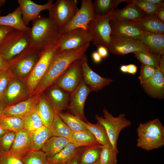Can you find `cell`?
Segmentation results:
<instances>
[{"mask_svg":"<svg viewBox=\"0 0 164 164\" xmlns=\"http://www.w3.org/2000/svg\"><path fill=\"white\" fill-rule=\"evenodd\" d=\"M90 44L78 49L57 50L45 76L33 93L32 96L40 94L54 84L74 61L81 59Z\"/></svg>","mask_w":164,"mask_h":164,"instance_id":"cell-1","label":"cell"},{"mask_svg":"<svg viewBox=\"0 0 164 164\" xmlns=\"http://www.w3.org/2000/svg\"><path fill=\"white\" fill-rule=\"evenodd\" d=\"M32 22L29 31L32 45L42 53L56 44L62 32L53 21L40 15Z\"/></svg>","mask_w":164,"mask_h":164,"instance_id":"cell-2","label":"cell"},{"mask_svg":"<svg viewBox=\"0 0 164 164\" xmlns=\"http://www.w3.org/2000/svg\"><path fill=\"white\" fill-rule=\"evenodd\" d=\"M42 53L37 48L31 45L19 54L8 61V70L13 77L27 80Z\"/></svg>","mask_w":164,"mask_h":164,"instance_id":"cell-3","label":"cell"},{"mask_svg":"<svg viewBox=\"0 0 164 164\" xmlns=\"http://www.w3.org/2000/svg\"><path fill=\"white\" fill-rule=\"evenodd\" d=\"M31 45L29 31L13 29L4 37L0 45V54L9 61Z\"/></svg>","mask_w":164,"mask_h":164,"instance_id":"cell-4","label":"cell"},{"mask_svg":"<svg viewBox=\"0 0 164 164\" xmlns=\"http://www.w3.org/2000/svg\"><path fill=\"white\" fill-rule=\"evenodd\" d=\"M103 117L96 114L95 118L104 128L113 150L117 155L119 152L117 144L119 135L123 129L131 126L132 123L125 118L124 114L120 113L117 117H114L105 108H103Z\"/></svg>","mask_w":164,"mask_h":164,"instance_id":"cell-5","label":"cell"},{"mask_svg":"<svg viewBox=\"0 0 164 164\" xmlns=\"http://www.w3.org/2000/svg\"><path fill=\"white\" fill-rule=\"evenodd\" d=\"M114 9L104 15H95L94 19L88 25L87 29L91 36V42L97 47L103 46L108 50L111 40L110 21Z\"/></svg>","mask_w":164,"mask_h":164,"instance_id":"cell-6","label":"cell"},{"mask_svg":"<svg viewBox=\"0 0 164 164\" xmlns=\"http://www.w3.org/2000/svg\"><path fill=\"white\" fill-rule=\"evenodd\" d=\"M59 44L58 40L54 46L41 53L39 60L27 78V80L32 96L46 73Z\"/></svg>","mask_w":164,"mask_h":164,"instance_id":"cell-7","label":"cell"},{"mask_svg":"<svg viewBox=\"0 0 164 164\" xmlns=\"http://www.w3.org/2000/svg\"><path fill=\"white\" fill-rule=\"evenodd\" d=\"M77 0H57L49 10V16L61 29L78 11Z\"/></svg>","mask_w":164,"mask_h":164,"instance_id":"cell-8","label":"cell"},{"mask_svg":"<svg viewBox=\"0 0 164 164\" xmlns=\"http://www.w3.org/2000/svg\"><path fill=\"white\" fill-rule=\"evenodd\" d=\"M31 97L27 80L14 77L5 90L0 104L5 108Z\"/></svg>","mask_w":164,"mask_h":164,"instance_id":"cell-9","label":"cell"},{"mask_svg":"<svg viewBox=\"0 0 164 164\" xmlns=\"http://www.w3.org/2000/svg\"><path fill=\"white\" fill-rule=\"evenodd\" d=\"M91 38L87 29L78 28L62 33L59 39V46L57 50L78 49L90 44Z\"/></svg>","mask_w":164,"mask_h":164,"instance_id":"cell-10","label":"cell"},{"mask_svg":"<svg viewBox=\"0 0 164 164\" xmlns=\"http://www.w3.org/2000/svg\"><path fill=\"white\" fill-rule=\"evenodd\" d=\"M91 92L90 87L83 79L76 89L70 95L68 112L85 122L88 121L84 113V108L87 98Z\"/></svg>","mask_w":164,"mask_h":164,"instance_id":"cell-11","label":"cell"},{"mask_svg":"<svg viewBox=\"0 0 164 164\" xmlns=\"http://www.w3.org/2000/svg\"><path fill=\"white\" fill-rule=\"evenodd\" d=\"M81 59L73 62L54 84L70 94L83 79Z\"/></svg>","mask_w":164,"mask_h":164,"instance_id":"cell-12","label":"cell"},{"mask_svg":"<svg viewBox=\"0 0 164 164\" xmlns=\"http://www.w3.org/2000/svg\"><path fill=\"white\" fill-rule=\"evenodd\" d=\"M80 8L71 20L62 29V32L76 28L87 29L89 23L95 18L91 0H81Z\"/></svg>","mask_w":164,"mask_h":164,"instance_id":"cell-13","label":"cell"},{"mask_svg":"<svg viewBox=\"0 0 164 164\" xmlns=\"http://www.w3.org/2000/svg\"><path fill=\"white\" fill-rule=\"evenodd\" d=\"M111 37L136 39L144 33L135 21L124 19H111Z\"/></svg>","mask_w":164,"mask_h":164,"instance_id":"cell-14","label":"cell"},{"mask_svg":"<svg viewBox=\"0 0 164 164\" xmlns=\"http://www.w3.org/2000/svg\"><path fill=\"white\" fill-rule=\"evenodd\" d=\"M83 80L91 91L97 92L109 85L112 79L102 77L93 71L88 63L87 56L84 54L81 59Z\"/></svg>","mask_w":164,"mask_h":164,"instance_id":"cell-15","label":"cell"},{"mask_svg":"<svg viewBox=\"0 0 164 164\" xmlns=\"http://www.w3.org/2000/svg\"><path fill=\"white\" fill-rule=\"evenodd\" d=\"M108 50L114 54L119 55L139 51H149L136 39L116 37H111Z\"/></svg>","mask_w":164,"mask_h":164,"instance_id":"cell-16","label":"cell"},{"mask_svg":"<svg viewBox=\"0 0 164 164\" xmlns=\"http://www.w3.org/2000/svg\"><path fill=\"white\" fill-rule=\"evenodd\" d=\"M22 14V20L26 26L37 18L40 12L45 10L48 11L53 3V0H49L43 5H39L34 3L31 0H18Z\"/></svg>","mask_w":164,"mask_h":164,"instance_id":"cell-17","label":"cell"},{"mask_svg":"<svg viewBox=\"0 0 164 164\" xmlns=\"http://www.w3.org/2000/svg\"><path fill=\"white\" fill-rule=\"evenodd\" d=\"M44 93L55 112H61L67 110L70 94L54 84Z\"/></svg>","mask_w":164,"mask_h":164,"instance_id":"cell-18","label":"cell"},{"mask_svg":"<svg viewBox=\"0 0 164 164\" xmlns=\"http://www.w3.org/2000/svg\"><path fill=\"white\" fill-rule=\"evenodd\" d=\"M40 94L34 95L25 100L4 108L2 116H11L22 118L35 109Z\"/></svg>","mask_w":164,"mask_h":164,"instance_id":"cell-19","label":"cell"},{"mask_svg":"<svg viewBox=\"0 0 164 164\" xmlns=\"http://www.w3.org/2000/svg\"><path fill=\"white\" fill-rule=\"evenodd\" d=\"M140 84L145 92L152 98L159 99L164 98V74L159 67L149 80Z\"/></svg>","mask_w":164,"mask_h":164,"instance_id":"cell-20","label":"cell"},{"mask_svg":"<svg viewBox=\"0 0 164 164\" xmlns=\"http://www.w3.org/2000/svg\"><path fill=\"white\" fill-rule=\"evenodd\" d=\"M149 51L162 56L164 54V34L144 32L136 39Z\"/></svg>","mask_w":164,"mask_h":164,"instance_id":"cell-21","label":"cell"},{"mask_svg":"<svg viewBox=\"0 0 164 164\" xmlns=\"http://www.w3.org/2000/svg\"><path fill=\"white\" fill-rule=\"evenodd\" d=\"M136 131L138 136L136 145L138 147L149 151L164 145V137L151 132Z\"/></svg>","mask_w":164,"mask_h":164,"instance_id":"cell-22","label":"cell"},{"mask_svg":"<svg viewBox=\"0 0 164 164\" xmlns=\"http://www.w3.org/2000/svg\"><path fill=\"white\" fill-rule=\"evenodd\" d=\"M30 134L23 129L15 133V137L9 151L21 159L31 150Z\"/></svg>","mask_w":164,"mask_h":164,"instance_id":"cell-23","label":"cell"},{"mask_svg":"<svg viewBox=\"0 0 164 164\" xmlns=\"http://www.w3.org/2000/svg\"><path fill=\"white\" fill-rule=\"evenodd\" d=\"M102 146L98 145L77 148L78 164H91L97 161L100 158Z\"/></svg>","mask_w":164,"mask_h":164,"instance_id":"cell-24","label":"cell"},{"mask_svg":"<svg viewBox=\"0 0 164 164\" xmlns=\"http://www.w3.org/2000/svg\"><path fill=\"white\" fill-rule=\"evenodd\" d=\"M127 4L124 8L114 9L111 19H121L135 21L145 17L143 13L135 5V0H126Z\"/></svg>","mask_w":164,"mask_h":164,"instance_id":"cell-25","label":"cell"},{"mask_svg":"<svg viewBox=\"0 0 164 164\" xmlns=\"http://www.w3.org/2000/svg\"><path fill=\"white\" fill-rule=\"evenodd\" d=\"M36 109L44 125L50 128L53 120L55 111L43 92L40 94Z\"/></svg>","mask_w":164,"mask_h":164,"instance_id":"cell-26","label":"cell"},{"mask_svg":"<svg viewBox=\"0 0 164 164\" xmlns=\"http://www.w3.org/2000/svg\"><path fill=\"white\" fill-rule=\"evenodd\" d=\"M0 26L12 27L14 29L29 32L30 27L24 24L22 18V14L19 6L12 12L5 16H1Z\"/></svg>","mask_w":164,"mask_h":164,"instance_id":"cell-27","label":"cell"},{"mask_svg":"<svg viewBox=\"0 0 164 164\" xmlns=\"http://www.w3.org/2000/svg\"><path fill=\"white\" fill-rule=\"evenodd\" d=\"M135 22L144 32L164 34V22L156 15L145 16Z\"/></svg>","mask_w":164,"mask_h":164,"instance_id":"cell-28","label":"cell"},{"mask_svg":"<svg viewBox=\"0 0 164 164\" xmlns=\"http://www.w3.org/2000/svg\"><path fill=\"white\" fill-rule=\"evenodd\" d=\"M70 142L65 138L52 136L46 142L41 150L48 158H51L60 152Z\"/></svg>","mask_w":164,"mask_h":164,"instance_id":"cell-29","label":"cell"},{"mask_svg":"<svg viewBox=\"0 0 164 164\" xmlns=\"http://www.w3.org/2000/svg\"><path fill=\"white\" fill-rule=\"evenodd\" d=\"M52 135L50 128L44 125L30 134L31 149L41 150L42 147Z\"/></svg>","mask_w":164,"mask_h":164,"instance_id":"cell-30","label":"cell"},{"mask_svg":"<svg viewBox=\"0 0 164 164\" xmlns=\"http://www.w3.org/2000/svg\"><path fill=\"white\" fill-rule=\"evenodd\" d=\"M69 141L77 148L100 145L93 134L90 132L73 131Z\"/></svg>","mask_w":164,"mask_h":164,"instance_id":"cell-31","label":"cell"},{"mask_svg":"<svg viewBox=\"0 0 164 164\" xmlns=\"http://www.w3.org/2000/svg\"><path fill=\"white\" fill-rule=\"evenodd\" d=\"M50 129L52 136L64 137L69 140L73 131L56 112H55L53 120Z\"/></svg>","mask_w":164,"mask_h":164,"instance_id":"cell-32","label":"cell"},{"mask_svg":"<svg viewBox=\"0 0 164 164\" xmlns=\"http://www.w3.org/2000/svg\"><path fill=\"white\" fill-rule=\"evenodd\" d=\"M77 148L73 144L69 142L59 153L48 158V164L67 163L76 155Z\"/></svg>","mask_w":164,"mask_h":164,"instance_id":"cell-33","label":"cell"},{"mask_svg":"<svg viewBox=\"0 0 164 164\" xmlns=\"http://www.w3.org/2000/svg\"><path fill=\"white\" fill-rule=\"evenodd\" d=\"M86 128L95 136L98 143L102 145L110 144L106 131L103 126L97 122L93 124L88 121L83 122Z\"/></svg>","mask_w":164,"mask_h":164,"instance_id":"cell-34","label":"cell"},{"mask_svg":"<svg viewBox=\"0 0 164 164\" xmlns=\"http://www.w3.org/2000/svg\"><path fill=\"white\" fill-rule=\"evenodd\" d=\"M57 113L62 120L72 131L90 132L84 125L83 124L84 121L68 111Z\"/></svg>","mask_w":164,"mask_h":164,"instance_id":"cell-35","label":"cell"},{"mask_svg":"<svg viewBox=\"0 0 164 164\" xmlns=\"http://www.w3.org/2000/svg\"><path fill=\"white\" fill-rule=\"evenodd\" d=\"M125 0H95L93 3V9L95 15L107 14L119 3Z\"/></svg>","mask_w":164,"mask_h":164,"instance_id":"cell-36","label":"cell"},{"mask_svg":"<svg viewBox=\"0 0 164 164\" xmlns=\"http://www.w3.org/2000/svg\"><path fill=\"white\" fill-rule=\"evenodd\" d=\"M22 119L23 122V129L30 134L44 125L36 108L34 111Z\"/></svg>","mask_w":164,"mask_h":164,"instance_id":"cell-37","label":"cell"},{"mask_svg":"<svg viewBox=\"0 0 164 164\" xmlns=\"http://www.w3.org/2000/svg\"><path fill=\"white\" fill-rule=\"evenodd\" d=\"M22 119L16 117L2 116L0 118V128L7 132L16 133L23 129Z\"/></svg>","mask_w":164,"mask_h":164,"instance_id":"cell-38","label":"cell"},{"mask_svg":"<svg viewBox=\"0 0 164 164\" xmlns=\"http://www.w3.org/2000/svg\"><path fill=\"white\" fill-rule=\"evenodd\" d=\"M136 131L151 132L164 137V126L158 118L143 123H140Z\"/></svg>","mask_w":164,"mask_h":164,"instance_id":"cell-39","label":"cell"},{"mask_svg":"<svg viewBox=\"0 0 164 164\" xmlns=\"http://www.w3.org/2000/svg\"><path fill=\"white\" fill-rule=\"evenodd\" d=\"M133 53L142 64L152 66L156 68L159 67L161 56L149 51H139Z\"/></svg>","mask_w":164,"mask_h":164,"instance_id":"cell-40","label":"cell"},{"mask_svg":"<svg viewBox=\"0 0 164 164\" xmlns=\"http://www.w3.org/2000/svg\"><path fill=\"white\" fill-rule=\"evenodd\" d=\"M23 164H48V158L41 150H31L23 156Z\"/></svg>","mask_w":164,"mask_h":164,"instance_id":"cell-41","label":"cell"},{"mask_svg":"<svg viewBox=\"0 0 164 164\" xmlns=\"http://www.w3.org/2000/svg\"><path fill=\"white\" fill-rule=\"evenodd\" d=\"M135 5L145 16L156 15L160 8L164 6L155 4L147 0H135Z\"/></svg>","mask_w":164,"mask_h":164,"instance_id":"cell-42","label":"cell"},{"mask_svg":"<svg viewBox=\"0 0 164 164\" xmlns=\"http://www.w3.org/2000/svg\"><path fill=\"white\" fill-rule=\"evenodd\" d=\"M99 160L100 164H117V155L110 144L102 146Z\"/></svg>","mask_w":164,"mask_h":164,"instance_id":"cell-43","label":"cell"},{"mask_svg":"<svg viewBox=\"0 0 164 164\" xmlns=\"http://www.w3.org/2000/svg\"><path fill=\"white\" fill-rule=\"evenodd\" d=\"M15 137V133L7 132L0 137V151H9Z\"/></svg>","mask_w":164,"mask_h":164,"instance_id":"cell-44","label":"cell"},{"mask_svg":"<svg viewBox=\"0 0 164 164\" xmlns=\"http://www.w3.org/2000/svg\"><path fill=\"white\" fill-rule=\"evenodd\" d=\"M0 164H23L21 159L9 151H0Z\"/></svg>","mask_w":164,"mask_h":164,"instance_id":"cell-45","label":"cell"},{"mask_svg":"<svg viewBox=\"0 0 164 164\" xmlns=\"http://www.w3.org/2000/svg\"><path fill=\"white\" fill-rule=\"evenodd\" d=\"M140 68L138 77L140 84L149 80L153 75L156 70V68L153 67L142 64Z\"/></svg>","mask_w":164,"mask_h":164,"instance_id":"cell-46","label":"cell"},{"mask_svg":"<svg viewBox=\"0 0 164 164\" xmlns=\"http://www.w3.org/2000/svg\"><path fill=\"white\" fill-rule=\"evenodd\" d=\"M13 78L8 70L0 73V102L5 90Z\"/></svg>","mask_w":164,"mask_h":164,"instance_id":"cell-47","label":"cell"},{"mask_svg":"<svg viewBox=\"0 0 164 164\" xmlns=\"http://www.w3.org/2000/svg\"><path fill=\"white\" fill-rule=\"evenodd\" d=\"M13 29L11 27L0 26V45L6 35Z\"/></svg>","mask_w":164,"mask_h":164,"instance_id":"cell-48","label":"cell"},{"mask_svg":"<svg viewBox=\"0 0 164 164\" xmlns=\"http://www.w3.org/2000/svg\"><path fill=\"white\" fill-rule=\"evenodd\" d=\"M8 67V61L0 54V73L7 70Z\"/></svg>","mask_w":164,"mask_h":164,"instance_id":"cell-49","label":"cell"},{"mask_svg":"<svg viewBox=\"0 0 164 164\" xmlns=\"http://www.w3.org/2000/svg\"><path fill=\"white\" fill-rule=\"evenodd\" d=\"M108 49L105 47L101 46L98 47L97 51L102 58L107 57L108 55Z\"/></svg>","mask_w":164,"mask_h":164,"instance_id":"cell-50","label":"cell"},{"mask_svg":"<svg viewBox=\"0 0 164 164\" xmlns=\"http://www.w3.org/2000/svg\"><path fill=\"white\" fill-rule=\"evenodd\" d=\"M128 68V73L132 75H135L136 73L138 67L135 64H130L127 65Z\"/></svg>","mask_w":164,"mask_h":164,"instance_id":"cell-51","label":"cell"},{"mask_svg":"<svg viewBox=\"0 0 164 164\" xmlns=\"http://www.w3.org/2000/svg\"><path fill=\"white\" fill-rule=\"evenodd\" d=\"M92 56L94 62L96 63H100L101 60L102 58L97 51L94 52L92 53Z\"/></svg>","mask_w":164,"mask_h":164,"instance_id":"cell-52","label":"cell"},{"mask_svg":"<svg viewBox=\"0 0 164 164\" xmlns=\"http://www.w3.org/2000/svg\"><path fill=\"white\" fill-rule=\"evenodd\" d=\"M156 16L159 20L164 22V6H162L156 14Z\"/></svg>","mask_w":164,"mask_h":164,"instance_id":"cell-53","label":"cell"},{"mask_svg":"<svg viewBox=\"0 0 164 164\" xmlns=\"http://www.w3.org/2000/svg\"><path fill=\"white\" fill-rule=\"evenodd\" d=\"M164 55L161 56L159 62V67L162 73L164 74Z\"/></svg>","mask_w":164,"mask_h":164,"instance_id":"cell-54","label":"cell"},{"mask_svg":"<svg viewBox=\"0 0 164 164\" xmlns=\"http://www.w3.org/2000/svg\"><path fill=\"white\" fill-rule=\"evenodd\" d=\"M148 1L160 6L164 5V1L162 0H147Z\"/></svg>","mask_w":164,"mask_h":164,"instance_id":"cell-55","label":"cell"},{"mask_svg":"<svg viewBox=\"0 0 164 164\" xmlns=\"http://www.w3.org/2000/svg\"><path fill=\"white\" fill-rule=\"evenodd\" d=\"M67 164H78L76 154Z\"/></svg>","mask_w":164,"mask_h":164,"instance_id":"cell-56","label":"cell"},{"mask_svg":"<svg viewBox=\"0 0 164 164\" xmlns=\"http://www.w3.org/2000/svg\"><path fill=\"white\" fill-rule=\"evenodd\" d=\"M121 71L124 73H128V68L127 65H122L120 68Z\"/></svg>","mask_w":164,"mask_h":164,"instance_id":"cell-57","label":"cell"},{"mask_svg":"<svg viewBox=\"0 0 164 164\" xmlns=\"http://www.w3.org/2000/svg\"><path fill=\"white\" fill-rule=\"evenodd\" d=\"M4 108V107L0 104V118L3 116Z\"/></svg>","mask_w":164,"mask_h":164,"instance_id":"cell-58","label":"cell"},{"mask_svg":"<svg viewBox=\"0 0 164 164\" xmlns=\"http://www.w3.org/2000/svg\"><path fill=\"white\" fill-rule=\"evenodd\" d=\"M6 2V0H0V12H1V7L4 5Z\"/></svg>","mask_w":164,"mask_h":164,"instance_id":"cell-59","label":"cell"},{"mask_svg":"<svg viewBox=\"0 0 164 164\" xmlns=\"http://www.w3.org/2000/svg\"><path fill=\"white\" fill-rule=\"evenodd\" d=\"M7 131L0 128V137L5 134Z\"/></svg>","mask_w":164,"mask_h":164,"instance_id":"cell-60","label":"cell"},{"mask_svg":"<svg viewBox=\"0 0 164 164\" xmlns=\"http://www.w3.org/2000/svg\"><path fill=\"white\" fill-rule=\"evenodd\" d=\"M91 164H100L99 159L95 162Z\"/></svg>","mask_w":164,"mask_h":164,"instance_id":"cell-61","label":"cell"},{"mask_svg":"<svg viewBox=\"0 0 164 164\" xmlns=\"http://www.w3.org/2000/svg\"><path fill=\"white\" fill-rule=\"evenodd\" d=\"M67 163H57L52 164H67Z\"/></svg>","mask_w":164,"mask_h":164,"instance_id":"cell-62","label":"cell"}]
</instances>
